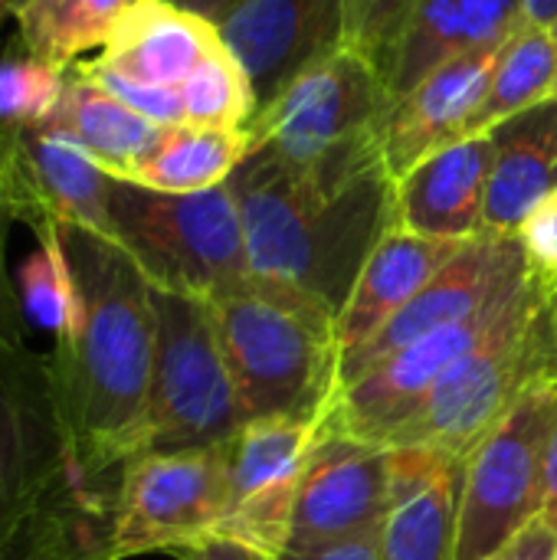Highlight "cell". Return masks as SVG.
<instances>
[{"label": "cell", "instance_id": "12", "mask_svg": "<svg viewBox=\"0 0 557 560\" xmlns=\"http://www.w3.org/2000/svg\"><path fill=\"white\" fill-rule=\"evenodd\" d=\"M525 276L512 289H506L496 302L479 308L476 315L423 335L420 341H414L404 351L391 354L387 361L374 364L351 384L338 387L325 423L332 430L358 436L364 443L387 446L391 436L420 410V404L427 400L433 384L499 325V318L506 315V308H509L515 289L525 282Z\"/></svg>", "mask_w": 557, "mask_h": 560}, {"label": "cell", "instance_id": "29", "mask_svg": "<svg viewBox=\"0 0 557 560\" xmlns=\"http://www.w3.org/2000/svg\"><path fill=\"white\" fill-rule=\"evenodd\" d=\"M33 240H36V249L16 269L20 305H23L26 325L46 328L56 338L76 318L79 289H76V276L62 246V230L43 226L33 233Z\"/></svg>", "mask_w": 557, "mask_h": 560}, {"label": "cell", "instance_id": "5", "mask_svg": "<svg viewBox=\"0 0 557 560\" xmlns=\"http://www.w3.org/2000/svg\"><path fill=\"white\" fill-rule=\"evenodd\" d=\"M108 210L115 243L151 289L217 302L253 282L230 184L200 194H161L112 177Z\"/></svg>", "mask_w": 557, "mask_h": 560}, {"label": "cell", "instance_id": "18", "mask_svg": "<svg viewBox=\"0 0 557 560\" xmlns=\"http://www.w3.org/2000/svg\"><path fill=\"white\" fill-rule=\"evenodd\" d=\"M492 138H463L394 184V226L433 240H476L486 223Z\"/></svg>", "mask_w": 557, "mask_h": 560}, {"label": "cell", "instance_id": "6", "mask_svg": "<svg viewBox=\"0 0 557 560\" xmlns=\"http://www.w3.org/2000/svg\"><path fill=\"white\" fill-rule=\"evenodd\" d=\"M154 374L131 459L233 443L243 430V413L210 302L154 289Z\"/></svg>", "mask_w": 557, "mask_h": 560}, {"label": "cell", "instance_id": "7", "mask_svg": "<svg viewBox=\"0 0 557 560\" xmlns=\"http://www.w3.org/2000/svg\"><path fill=\"white\" fill-rule=\"evenodd\" d=\"M555 423L557 381H542L473 450L456 502L453 560H489L542 518Z\"/></svg>", "mask_w": 557, "mask_h": 560}, {"label": "cell", "instance_id": "40", "mask_svg": "<svg viewBox=\"0 0 557 560\" xmlns=\"http://www.w3.org/2000/svg\"><path fill=\"white\" fill-rule=\"evenodd\" d=\"M171 3H177L184 10H194V13H200V16L213 20V23H220L240 0H171Z\"/></svg>", "mask_w": 557, "mask_h": 560}, {"label": "cell", "instance_id": "38", "mask_svg": "<svg viewBox=\"0 0 557 560\" xmlns=\"http://www.w3.org/2000/svg\"><path fill=\"white\" fill-rule=\"evenodd\" d=\"M177 560H269L236 541H227V538H207V541H197L190 548H181L174 551Z\"/></svg>", "mask_w": 557, "mask_h": 560}, {"label": "cell", "instance_id": "13", "mask_svg": "<svg viewBox=\"0 0 557 560\" xmlns=\"http://www.w3.org/2000/svg\"><path fill=\"white\" fill-rule=\"evenodd\" d=\"M3 194L13 223L30 233L79 226L115 240L112 174L46 125H3Z\"/></svg>", "mask_w": 557, "mask_h": 560}, {"label": "cell", "instance_id": "34", "mask_svg": "<svg viewBox=\"0 0 557 560\" xmlns=\"http://www.w3.org/2000/svg\"><path fill=\"white\" fill-rule=\"evenodd\" d=\"M13 217L3 194V125H0V345H26V315L20 305L16 272H10L7 262V236H10Z\"/></svg>", "mask_w": 557, "mask_h": 560}, {"label": "cell", "instance_id": "25", "mask_svg": "<svg viewBox=\"0 0 557 560\" xmlns=\"http://www.w3.org/2000/svg\"><path fill=\"white\" fill-rule=\"evenodd\" d=\"M557 98V33L525 23L502 49L489 89L466 125V138L489 135L502 121Z\"/></svg>", "mask_w": 557, "mask_h": 560}, {"label": "cell", "instance_id": "4", "mask_svg": "<svg viewBox=\"0 0 557 560\" xmlns=\"http://www.w3.org/2000/svg\"><path fill=\"white\" fill-rule=\"evenodd\" d=\"M243 423L328 417L338 394V322L318 305L250 282L210 302Z\"/></svg>", "mask_w": 557, "mask_h": 560}, {"label": "cell", "instance_id": "44", "mask_svg": "<svg viewBox=\"0 0 557 560\" xmlns=\"http://www.w3.org/2000/svg\"><path fill=\"white\" fill-rule=\"evenodd\" d=\"M552 30H555V33H557V23H555V26H552Z\"/></svg>", "mask_w": 557, "mask_h": 560}, {"label": "cell", "instance_id": "20", "mask_svg": "<svg viewBox=\"0 0 557 560\" xmlns=\"http://www.w3.org/2000/svg\"><path fill=\"white\" fill-rule=\"evenodd\" d=\"M469 240H433L391 226L371 249L338 315V351L348 358L371 341Z\"/></svg>", "mask_w": 557, "mask_h": 560}, {"label": "cell", "instance_id": "31", "mask_svg": "<svg viewBox=\"0 0 557 560\" xmlns=\"http://www.w3.org/2000/svg\"><path fill=\"white\" fill-rule=\"evenodd\" d=\"M69 69L33 56L7 52L0 59V125H46L66 92Z\"/></svg>", "mask_w": 557, "mask_h": 560}, {"label": "cell", "instance_id": "45", "mask_svg": "<svg viewBox=\"0 0 557 560\" xmlns=\"http://www.w3.org/2000/svg\"><path fill=\"white\" fill-rule=\"evenodd\" d=\"M552 560H557V555H555V558H552Z\"/></svg>", "mask_w": 557, "mask_h": 560}, {"label": "cell", "instance_id": "2", "mask_svg": "<svg viewBox=\"0 0 557 560\" xmlns=\"http://www.w3.org/2000/svg\"><path fill=\"white\" fill-rule=\"evenodd\" d=\"M79 308L53 338V381L82 486L131 459L154 374V289L135 259L105 236L62 226Z\"/></svg>", "mask_w": 557, "mask_h": 560}, {"label": "cell", "instance_id": "24", "mask_svg": "<svg viewBox=\"0 0 557 560\" xmlns=\"http://www.w3.org/2000/svg\"><path fill=\"white\" fill-rule=\"evenodd\" d=\"M250 151V128H210L184 121L161 128L154 148L131 167L125 180L161 194H200L227 184Z\"/></svg>", "mask_w": 557, "mask_h": 560}, {"label": "cell", "instance_id": "42", "mask_svg": "<svg viewBox=\"0 0 557 560\" xmlns=\"http://www.w3.org/2000/svg\"><path fill=\"white\" fill-rule=\"evenodd\" d=\"M23 3H26V0H0V23H3L7 16H13Z\"/></svg>", "mask_w": 557, "mask_h": 560}, {"label": "cell", "instance_id": "28", "mask_svg": "<svg viewBox=\"0 0 557 560\" xmlns=\"http://www.w3.org/2000/svg\"><path fill=\"white\" fill-rule=\"evenodd\" d=\"M460 486L463 466H450L397 502L381 532V560H453Z\"/></svg>", "mask_w": 557, "mask_h": 560}, {"label": "cell", "instance_id": "17", "mask_svg": "<svg viewBox=\"0 0 557 560\" xmlns=\"http://www.w3.org/2000/svg\"><path fill=\"white\" fill-rule=\"evenodd\" d=\"M499 49L456 56L394 98L381 125V154L394 184L420 161L466 138V125L489 89Z\"/></svg>", "mask_w": 557, "mask_h": 560}, {"label": "cell", "instance_id": "10", "mask_svg": "<svg viewBox=\"0 0 557 560\" xmlns=\"http://www.w3.org/2000/svg\"><path fill=\"white\" fill-rule=\"evenodd\" d=\"M72 446L49 354L0 345V548L69 482Z\"/></svg>", "mask_w": 557, "mask_h": 560}, {"label": "cell", "instance_id": "32", "mask_svg": "<svg viewBox=\"0 0 557 560\" xmlns=\"http://www.w3.org/2000/svg\"><path fill=\"white\" fill-rule=\"evenodd\" d=\"M417 0H345V46L368 56L387 79Z\"/></svg>", "mask_w": 557, "mask_h": 560}, {"label": "cell", "instance_id": "43", "mask_svg": "<svg viewBox=\"0 0 557 560\" xmlns=\"http://www.w3.org/2000/svg\"><path fill=\"white\" fill-rule=\"evenodd\" d=\"M555 315H557V295H555Z\"/></svg>", "mask_w": 557, "mask_h": 560}, {"label": "cell", "instance_id": "1", "mask_svg": "<svg viewBox=\"0 0 557 560\" xmlns=\"http://www.w3.org/2000/svg\"><path fill=\"white\" fill-rule=\"evenodd\" d=\"M227 184L240 207L253 282L299 295L338 322L371 249L394 226V180L381 138L312 171H292L253 148Z\"/></svg>", "mask_w": 557, "mask_h": 560}, {"label": "cell", "instance_id": "21", "mask_svg": "<svg viewBox=\"0 0 557 560\" xmlns=\"http://www.w3.org/2000/svg\"><path fill=\"white\" fill-rule=\"evenodd\" d=\"M525 23V0H417L391 72V95L401 98L456 56L506 46Z\"/></svg>", "mask_w": 557, "mask_h": 560}, {"label": "cell", "instance_id": "39", "mask_svg": "<svg viewBox=\"0 0 557 560\" xmlns=\"http://www.w3.org/2000/svg\"><path fill=\"white\" fill-rule=\"evenodd\" d=\"M542 518L557 532V423L548 443V469H545V509Z\"/></svg>", "mask_w": 557, "mask_h": 560}, {"label": "cell", "instance_id": "33", "mask_svg": "<svg viewBox=\"0 0 557 560\" xmlns=\"http://www.w3.org/2000/svg\"><path fill=\"white\" fill-rule=\"evenodd\" d=\"M85 75H92L98 85H105L118 102H125L131 112H138L141 118L161 125V128H171V125H184L187 115H184V102H181V92L177 89H161V85H141V82H131L125 75H115V72H105V69H95L92 62H76Z\"/></svg>", "mask_w": 557, "mask_h": 560}, {"label": "cell", "instance_id": "8", "mask_svg": "<svg viewBox=\"0 0 557 560\" xmlns=\"http://www.w3.org/2000/svg\"><path fill=\"white\" fill-rule=\"evenodd\" d=\"M391 105L384 72L341 43L305 66L246 128L253 148L269 151L292 171H309L368 138H381Z\"/></svg>", "mask_w": 557, "mask_h": 560}, {"label": "cell", "instance_id": "30", "mask_svg": "<svg viewBox=\"0 0 557 560\" xmlns=\"http://www.w3.org/2000/svg\"><path fill=\"white\" fill-rule=\"evenodd\" d=\"M177 92L190 125L246 128L259 108L253 82L243 62L227 49V43L210 49L200 66L177 85Z\"/></svg>", "mask_w": 557, "mask_h": 560}, {"label": "cell", "instance_id": "19", "mask_svg": "<svg viewBox=\"0 0 557 560\" xmlns=\"http://www.w3.org/2000/svg\"><path fill=\"white\" fill-rule=\"evenodd\" d=\"M220 43L213 20L171 0H135L92 66L141 85L177 89Z\"/></svg>", "mask_w": 557, "mask_h": 560}, {"label": "cell", "instance_id": "35", "mask_svg": "<svg viewBox=\"0 0 557 560\" xmlns=\"http://www.w3.org/2000/svg\"><path fill=\"white\" fill-rule=\"evenodd\" d=\"M519 243L525 249L529 269L557 289V194L545 197L529 220L519 226Z\"/></svg>", "mask_w": 557, "mask_h": 560}, {"label": "cell", "instance_id": "11", "mask_svg": "<svg viewBox=\"0 0 557 560\" xmlns=\"http://www.w3.org/2000/svg\"><path fill=\"white\" fill-rule=\"evenodd\" d=\"M325 417L250 420L230 443V512L217 538L279 560L289 548L295 499Z\"/></svg>", "mask_w": 557, "mask_h": 560}, {"label": "cell", "instance_id": "16", "mask_svg": "<svg viewBox=\"0 0 557 560\" xmlns=\"http://www.w3.org/2000/svg\"><path fill=\"white\" fill-rule=\"evenodd\" d=\"M217 30L263 108L305 66L345 43V0H240Z\"/></svg>", "mask_w": 557, "mask_h": 560}, {"label": "cell", "instance_id": "15", "mask_svg": "<svg viewBox=\"0 0 557 560\" xmlns=\"http://www.w3.org/2000/svg\"><path fill=\"white\" fill-rule=\"evenodd\" d=\"M525 272H529V259L519 236L479 233L371 341H364L358 351L341 358L338 387L351 384L355 377L387 361L391 354L404 351L407 345L420 341L423 335L476 315L479 308L496 302L506 289H512Z\"/></svg>", "mask_w": 557, "mask_h": 560}, {"label": "cell", "instance_id": "3", "mask_svg": "<svg viewBox=\"0 0 557 560\" xmlns=\"http://www.w3.org/2000/svg\"><path fill=\"white\" fill-rule=\"evenodd\" d=\"M555 295L557 289L529 269L499 325L433 384L387 446H414L466 466L535 384L557 381Z\"/></svg>", "mask_w": 557, "mask_h": 560}, {"label": "cell", "instance_id": "23", "mask_svg": "<svg viewBox=\"0 0 557 560\" xmlns=\"http://www.w3.org/2000/svg\"><path fill=\"white\" fill-rule=\"evenodd\" d=\"M56 135L82 148L105 174L125 180L131 167L154 148L161 125L141 118L125 102H118L105 85L85 75L79 66L69 69L62 102L46 121Z\"/></svg>", "mask_w": 557, "mask_h": 560}, {"label": "cell", "instance_id": "27", "mask_svg": "<svg viewBox=\"0 0 557 560\" xmlns=\"http://www.w3.org/2000/svg\"><path fill=\"white\" fill-rule=\"evenodd\" d=\"M108 515L112 505L95 499L79 479H69L43 512L0 548V560H105Z\"/></svg>", "mask_w": 557, "mask_h": 560}, {"label": "cell", "instance_id": "41", "mask_svg": "<svg viewBox=\"0 0 557 560\" xmlns=\"http://www.w3.org/2000/svg\"><path fill=\"white\" fill-rule=\"evenodd\" d=\"M525 20L535 26H555L557 0H525Z\"/></svg>", "mask_w": 557, "mask_h": 560}, {"label": "cell", "instance_id": "26", "mask_svg": "<svg viewBox=\"0 0 557 560\" xmlns=\"http://www.w3.org/2000/svg\"><path fill=\"white\" fill-rule=\"evenodd\" d=\"M135 0H26L16 13L20 49L56 69H72L89 49H102L118 16Z\"/></svg>", "mask_w": 557, "mask_h": 560}, {"label": "cell", "instance_id": "37", "mask_svg": "<svg viewBox=\"0 0 557 560\" xmlns=\"http://www.w3.org/2000/svg\"><path fill=\"white\" fill-rule=\"evenodd\" d=\"M384 532V528H381ZM381 532H368L338 545H325L315 551H299V555H282L279 560H381Z\"/></svg>", "mask_w": 557, "mask_h": 560}, {"label": "cell", "instance_id": "9", "mask_svg": "<svg viewBox=\"0 0 557 560\" xmlns=\"http://www.w3.org/2000/svg\"><path fill=\"white\" fill-rule=\"evenodd\" d=\"M236 440V436H233ZM230 512V443L141 453L118 469L105 560L181 551L217 538Z\"/></svg>", "mask_w": 557, "mask_h": 560}, {"label": "cell", "instance_id": "22", "mask_svg": "<svg viewBox=\"0 0 557 560\" xmlns=\"http://www.w3.org/2000/svg\"><path fill=\"white\" fill-rule=\"evenodd\" d=\"M496 158L483 233L515 236L529 213L557 194V98H548L489 131Z\"/></svg>", "mask_w": 557, "mask_h": 560}, {"label": "cell", "instance_id": "36", "mask_svg": "<svg viewBox=\"0 0 557 560\" xmlns=\"http://www.w3.org/2000/svg\"><path fill=\"white\" fill-rule=\"evenodd\" d=\"M557 555V532L545 522H532L519 538H512L499 555L489 560H552Z\"/></svg>", "mask_w": 557, "mask_h": 560}, {"label": "cell", "instance_id": "14", "mask_svg": "<svg viewBox=\"0 0 557 560\" xmlns=\"http://www.w3.org/2000/svg\"><path fill=\"white\" fill-rule=\"evenodd\" d=\"M391 515L387 446L364 443L322 423L309 453L286 555L315 551L368 532H381Z\"/></svg>", "mask_w": 557, "mask_h": 560}]
</instances>
